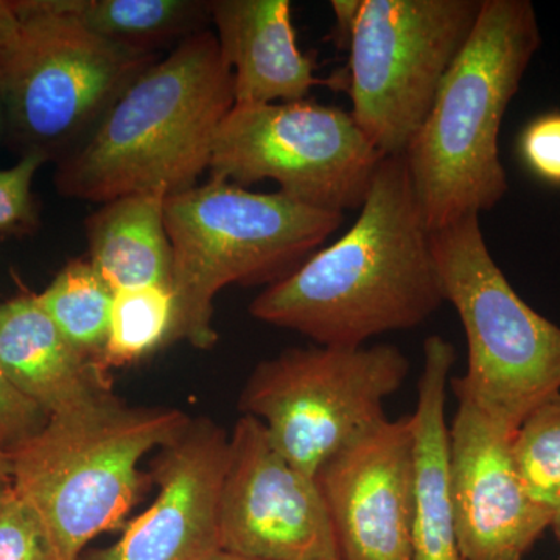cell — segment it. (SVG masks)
<instances>
[{
	"mask_svg": "<svg viewBox=\"0 0 560 560\" xmlns=\"http://www.w3.org/2000/svg\"><path fill=\"white\" fill-rule=\"evenodd\" d=\"M444 302L407 162L388 156L350 230L268 285L249 313L315 345L360 348L378 335L415 329Z\"/></svg>",
	"mask_w": 560,
	"mask_h": 560,
	"instance_id": "cell-1",
	"label": "cell"
},
{
	"mask_svg": "<svg viewBox=\"0 0 560 560\" xmlns=\"http://www.w3.org/2000/svg\"><path fill=\"white\" fill-rule=\"evenodd\" d=\"M232 106L234 75L215 33H197L147 69L88 142L58 162L55 187L102 205L189 190L209 171L213 138Z\"/></svg>",
	"mask_w": 560,
	"mask_h": 560,
	"instance_id": "cell-2",
	"label": "cell"
},
{
	"mask_svg": "<svg viewBox=\"0 0 560 560\" xmlns=\"http://www.w3.org/2000/svg\"><path fill=\"white\" fill-rule=\"evenodd\" d=\"M541 43L530 0H481L466 46L404 154L431 232L506 197L501 124Z\"/></svg>",
	"mask_w": 560,
	"mask_h": 560,
	"instance_id": "cell-3",
	"label": "cell"
},
{
	"mask_svg": "<svg viewBox=\"0 0 560 560\" xmlns=\"http://www.w3.org/2000/svg\"><path fill=\"white\" fill-rule=\"evenodd\" d=\"M178 408L130 407L110 393L50 416L9 452L11 486L38 515L58 560H80L92 539L119 528L143 492V456L189 427Z\"/></svg>",
	"mask_w": 560,
	"mask_h": 560,
	"instance_id": "cell-4",
	"label": "cell"
},
{
	"mask_svg": "<svg viewBox=\"0 0 560 560\" xmlns=\"http://www.w3.org/2000/svg\"><path fill=\"white\" fill-rule=\"evenodd\" d=\"M172 246L175 327L171 342L212 349L213 300L232 283H276L300 268L335 231L345 213L302 205L285 195L257 194L210 179L165 198Z\"/></svg>",
	"mask_w": 560,
	"mask_h": 560,
	"instance_id": "cell-5",
	"label": "cell"
},
{
	"mask_svg": "<svg viewBox=\"0 0 560 560\" xmlns=\"http://www.w3.org/2000/svg\"><path fill=\"white\" fill-rule=\"evenodd\" d=\"M20 40L0 55L5 145L61 162L94 135L109 109L160 54L95 35L66 0H11Z\"/></svg>",
	"mask_w": 560,
	"mask_h": 560,
	"instance_id": "cell-6",
	"label": "cell"
},
{
	"mask_svg": "<svg viewBox=\"0 0 560 560\" xmlns=\"http://www.w3.org/2000/svg\"><path fill=\"white\" fill-rule=\"evenodd\" d=\"M431 246L444 301L467 338V371L452 378L453 394L514 434L560 393V327L511 285L490 254L480 215L431 232Z\"/></svg>",
	"mask_w": 560,
	"mask_h": 560,
	"instance_id": "cell-7",
	"label": "cell"
},
{
	"mask_svg": "<svg viewBox=\"0 0 560 560\" xmlns=\"http://www.w3.org/2000/svg\"><path fill=\"white\" fill-rule=\"evenodd\" d=\"M408 372L410 361L396 346L291 348L257 364L241 410L260 420L275 447L315 478L331 456L388 419L385 401Z\"/></svg>",
	"mask_w": 560,
	"mask_h": 560,
	"instance_id": "cell-8",
	"label": "cell"
},
{
	"mask_svg": "<svg viewBox=\"0 0 560 560\" xmlns=\"http://www.w3.org/2000/svg\"><path fill=\"white\" fill-rule=\"evenodd\" d=\"M481 0H363L349 51L353 120L383 158L404 156L466 46Z\"/></svg>",
	"mask_w": 560,
	"mask_h": 560,
	"instance_id": "cell-9",
	"label": "cell"
},
{
	"mask_svg": "<svg viewBox=\"0 0 560 560\" xmlns=\"http://www.w3.org/2000/svg\"><path fill=\"white\" fill-rule=\"evenodd\" d=\"M383 156L352 114L301 101L232 106L215 132L210 179L246 187L271 179L312 208L361 209Z\"/></svg>",
	"mask_w": 560,
	"mask_h": 560,
	"instance_id": "cell-10",
	"label": "cell"
},
{
	"mask_svg": "<svg viewBox=\"0 0 560 560\" xmlns=\"http://www.w3.org/2000/svg\"><path fill=\"white\" fill-rule=\"evenodd\" d=\"M221 550L256 560H341L315 478L245 415L230 434L220 500Z\"/></svg>",
	"mask_w": 560,
	"mask_h": 560,
	"instance_id": "cell-11",
	"label": "cell"
},
{
	"mask_svg": "<svg viewBox=\"0 0 560 560\" xmlns=\"http://www.w3.org/2000/svg\"><path fill=\"white\" fill-rule=\"evenodd\" d=\"M315 481L341 560H411L416 492L411 415L383 420L324 463Z\"/></svg>",
	"mask_w": 560,
	"mask_h": 560,
	"instance_id": "cell-12",
	"label": "cell"
},
{
	"mask_svg": "<svg viewBox=\"0 0 560 560\" xmlns=\"http://www.w3.org/2000/svg\"><path fill=\"white\" fill-rule=\"evenodd\" d=\"M228 455L230 434L213 420L191 419L154 459L153 504L116 544L83 552L80 560H208L221 550L220 500Z\"/></svg>",
	"mask_w": 560,
	"mask_h": 560,
	"instance_id": "cell-13",
	"label": "cell"
},
{
	"mask_svg": "<svg viewBox=\"0 0 560 560\" xmlns=\"http://www.w3.org/2000/svg\"><path fill=\"white\" fill-rule=\"evenodd\" d=\"M514 434L469 401L458 400L451 425V481L463 560H523L551 528L526 490L511 455Z\"/></svg>",
	"mask_w": 560,
	"mask_h": 560,
	"instance_id": "cell-14",
	"label": "cell"
},
{
	"mask_svg": "<svg viewBox=\"0 0 560 560\" xmlns=\"http://www.w3.org/2000/svg\"><path fill=\"white\" fill-rule=\"evenodd\" d=\"M221 55L234 75V105L301 102L315 86L341 90L340 77L315 75L291 24L289 0H210Z\"/></svg>",
	"mask_w": 560,
	"mask_h": 560,
	"instance_id": "cell-15",
	"label": "cell"
},
{
	"mask_svg": "<svg viewBox=\"0 0 560 560\" xmlns=\"http://www.w3.org/2000/svg\"><path fill=\"white\" fill-rule=\"evenodd\" d=\"M0 363L18 390L49 418L110 394L108 374L62 337L35 293L0 305Z\"/></svg>",
	"mask_w": 560,
	"mask_h": 560,
	"instance_id": "cell-16",
	"label": "cell"
},
{
	"mask_svg": "<svg viewBox=\"0 0 560 560\" xmlns=\"http://www.w3.org/2000/svg\"><path fill=\"white\" fill-rule=\"evenodd\" d=\"M455 361V346L440 335L423 342L418 405L411 415L416 452L411 560H463L453 515L451 427L445 419Z\"/></svg>",
	"mask_w": 560,
	"mask_h": 560,
	"instance_id": "cell-17",
	"label": "cell"
},
{
	"mask_svg": "<svg viewBox=\"0 0 560 560\" xmlns=\"http://www.w3.org/2000/svg\"><path fill=\"white\" fill-rule=\"evenodd\" d=\"M165 197L136 194L103 202L84 221L94 270L113 293L171 285L172 246L165 230Z\"/></svg>",
	"mask_w": 560,
	"mask_h": 560,
	"instance_id": "cell-18",
	"label": "cell"
},
{
	"mask_svg": "<svg viewBox=\"0 0 560 560\" xmlns=\"http://www.w3.org/2000/svg\"><path fill=\"white\" fill-rule=\"evenodd\" d=\"M66 10L95 35L151 54L208 31L210 22L201 0H66Z\"/></svg>",
	"mask_w": 560,
	"mask_h": 560,
	"instance_id": "cell-19",
	"label": "cell"
},
{
	"mask_svg": "<svg viewBox=\"0 0 560 560\" xmlns=\"http://www.w3.org/2000/svg\"><path fill=\"white\" fill-rule=\"evenodd\" d=\"M113 290L94 270L91 261L70 260L43 293L39 307L79 352L98 361L108 340Z\"/></svg>",
	"mask_w": 560,
	"mask_h": 560,
	"instance_id": "cell-20",
	"label": "cell"
},
{
	"mask_svg": "<svg viewBox=\"0 0 560 560\" xmlns=\"http://www.w3.org/2000/svg\"><path fill=\"white\" fill-rule=\"evenodd\" d=\"M175 294L168 285H147L114 293L108 340L97 364L108 374L171 345Z\"/></svg>",
	"mask_w": 560,
	"mask_h": 560,
	"instance_id": "cell-21",
	"label": "cell"
},
{
	"mask_svg": "<svg viewBox=\"0 0 560 560\" xmlns=\"http://www.w3.org/2000/svg\"><path fill=\"white\" fill-rule=\"evenodd\" d=\"M511 455L530 499L550 515L560 544V393L523 420L512 436Z\"/></svg>",
	"mask_w": 560,
	"mask_h": 560,
	"instance_id": "cell-22",
	"label": "cell"
},
{
	"mask_svg": "<svg viewBox=\"0 0 560 560\" xmlns=\"http://www.w3.org/2000/svg\"><path fill=\"white\" fill-rule=\"evenodd\" d=\"M0 560H58L43 522L11 488L0 504Z\"/></svg>",
	"mask_w": 560,
	"mask_h": 560,
	"instance_id": "cell-23",
	"label": "cell"
},
{
	"mask_svg": "<svg viewBox=\"0 0 560 560\" xmlns=\"http://www.w3.org/2000/svg\"><path fill=\"white\" fill-rule=\"evenodd\" d=\"M46 161L38 154H25L16 165L0 168V235L32 234L39 224L38 205L32 184Z\"/></svg>",
	"mask_w": 560,
	"mask_h": 560,
	"instance_id": "cell-24",
	"label": "cell"
},
{
	"mask_svg": "<svg viewBox=\"0 0 560 560\" xmlns=\"http://www.w3.org/2000/svg\"><path fill=\"white\" fill-rule=\"evenodd\" d=\"M518 151L537 178L560 186V113H548L526 125Z\"/></svg>",
	"mask_w": 560,
	"mask_h": 560,
	"instance_id": "cell-25",
	"label": "cell"
},
{
	"mask_svg": "<svg viewBox=\"0 0 560 560\" xmlns=\"http://www.w3.org/2000/svg\"><path fill=\"white\" fill-rule=\"evenodd\" d=\"M49 416L11 383L0 363V448L7 453L46 425Z\"/></svg>",
	"mask_w": 560,
	"mask_h": 560,
	"instance_id": "cell-26",
	"label": "cell"
},
{
	"mask_svg": "<svg viewBox=\"0 0 560 560\" xmlns=\"http://www.w3.org/2000/svg\"><path fill=\"white\" fill-rule=\"evenodd\" d=\"M361 3L363 0H334L330 3L335 14L334 40L338 49H349Z\"/></svg>",
	"mask_w": 560,
	"mask_h": 560,
	"instance_id": "cell-27",
	"label": "cell"
},
{
	"mask_svg": "<svg viewBox=\"0 0 560 560\" xmlns=\"http://www.w3.org/2000/svg\"><path fill=\"white\" fill-rule=\"evenodd\" d=\"M22 22L11 0H0V55L16 46L20 40Z\"/></svg>",
	"mask_w": 560,
	"mask_h": 560,
	"instance_id": "cell-28",
	"label": "cell"
},
{
	"mask_svg": "<svg viewBox=\"0 0 560 560\" xmlns=\"http://www.w3.org/2000/svg\"><path fill=\"white\" fill-rule=\"evenodd\" d=\"M11 469L9 453L0 448V488H10Z\"/></svg>",
	"mask_w": 560,
	"mask_h": 560,
	"instance_id": "cell-29",
	"label": "cell"
},
{
	"mask_svg": "<svg viewBox=\"0 0 560 560\" xmlns=\"http://www.w3.org/2000/svg\"><path fill=\"white\" fill-rule=\"evenodd\" d=\"M208 560H256V559H249V558H245V556L235 555V552L220 550V551H217L215 555L210 556V558Z\"/></svg>",
	"mask_w": 560,
	"mask_h": 560,
	"instance_id": "cell-30",
	"label": "cell"
},
{
	"mask_svg": "<svg viewBox=\"0 0 560 560\" xmlns=\"http://www.w3.org/2000/svg\"><path fill=\"white\" fill-rule=\"evenodd\" d=\"M5 143V113H3L2 101H0V145Z\"/></svg>",
	"mask_w": 560,
	"mask_h": 560,
	"instance_id": "cell-31",
	"label": "cell"
},
{
	"mask_svg": "<svg viewBox=\"0 0 560 560\" xmlns=\"http://www.w3.org/2000/svg\"><path fill=\"white\" fill-rule=\"evenodd\" d=\"M7 490H9V488H0V504H2L3 497H5Z\"/></svg>",
	"mask_w": 560,
	"mask_h": 560,
	"instance_id": "cell-32",
	"label": "cell"
},
{
	"mask_svg": "<svg viewBox=\"0 0 560 560\" xmlns=\"http://www.w3.org/2000/svg\"><path fill=\"white\" fill-rule=\"evenodd\" d=\"M559 560H560V558H559Z\"/></svg>",
	"mask_w": 560,
	"mask_h": 560,
	"instance_id": "cell-33",
	"label": "cell"
}]
</instances>
